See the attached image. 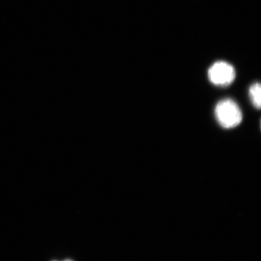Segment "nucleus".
<instances>
[{
	"label": "nucleus",
	"instance_id": "obj_1",
	"mask_svg": "<svg viewBox=\"0 0 261 261\" xmlns=\"http://www.w3.org/2000/svg\"><path fill=\"white\" fill-rule=\"evenodd\" d=\"M215 115L220 126L225 129L233 128L243 120V113L234 100L223 99L217 104Z\"/></svg>",
	"mask_w": 261,
	"mask_h": 261
},
{
	"label": "nucleus",
	"instance_id": "obj_2",
	"mask_svg": "<svg viewBox=\"0 0 261 261\" xmlns=\"http://www.w3.org/2000/svg\"><path fill=\"white\" fill-rule=\"evenodd\" d=\"M236 77V71L233 65L223 61H217L208 70V78L211 83L218 87H227Z\"/></svg>",
	"mask_w": 261,
	"mask_h": 261
},
{
	"label": "nucleus",
	"instance_id": "obj_3",
	"mask_svg": "<svg viewBox=\"0 0 261 261\" xmlns=\"http://www.w3.org/2000/svg\"><path fill=\"white\" fill-rule=\"evenodd\" d=\"M249 97L253 106L259 110L261 106V87L259 83H255L250 86L249 90Z\"/></svg>",
	"mask_w": 261,
	"mask_h": 261
},
{
	"label": "nucleus",
	"instance_id": "obj_4",
	"mask_svg": "<svg viewBox=\"0 0 261 261\" xmlns=\"http://www.w3.org/2000/svg\"><path fill=\"white\" fill-rule=\"evenodd\" d=\"M53 261H57V260H53ZM63 261H73V260H71V259H65V260H63Z\"/></svg>",
	"mask_w": 261,
	"mask_h": 261
}]
</instances>
